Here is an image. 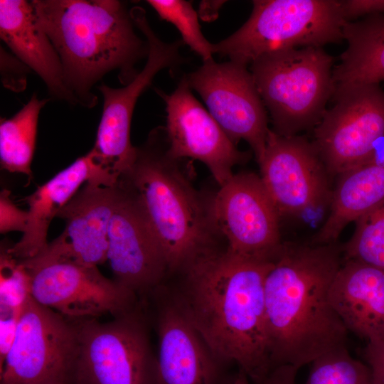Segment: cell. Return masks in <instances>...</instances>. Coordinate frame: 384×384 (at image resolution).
Here are the masks:
<instances>
[{
  "mask_svg": "<svg viewBox=\"0 0 384 384\" xmlns=\"http://www.w3.org/2000/svg\"><path fill=\"white\" fill-rule=\"evenodd\" d=\"M48 101L39 99L34 93L14 116L1 118L0 163L3 169L32 176L39 114Z\"/></svg>",
  "mask_w": 384,
  "mask_h": 384,
  "instance_id": "cb8c5ba5",
  "label": "cell"
},
{
  "mask_svg": "<svg viewBox=\"0 0 384 384\" xmlns=\"http://www.w3.org/2000/svg\"><path fill=\"white\" fill-rule=\"evenodd\" d=\"M117 183L87 182L56 217L65 228L33 258L20 260L31 270L55 262L97 267L107 261L108 230L118 198Z\"/></svg>",
  "mask_w": 384,
  "mask_h": 384,
  "instance_id": "e0dca14e",
  "label": "cell"
},
{
  "mask_svg": "<svg viewBox=\"0 0 384 384\" xmlns=\"http://www.w3.org/2000/svg\"><path fill=\"white\" fill-rule=\"evenodd\" d=\"M225 1L203 0L199 4L198 16L204 21H215L218 16L219 11Z\"/></svg>",
  "mask_w": 384,
  "mask_h": 384,
  "instance_id": "e575fe53",
  "label": "cell"
},
{
  "mask_svg": "<svg viewBox=\"0 0 384 384\" xmlns=\"http://www.w3.org/2000/svg\"><path fill=\"white\" fill-rule=\"evenodd\" d=\"M208 208L228 250L260 258L275 255L282 243L279 215L260 176L247 171L233 174L220 186Z\"/></svg>",
  "mask_w": 384,
  "mask_h": 384,
  "instance_id": "7c38bea8",
  "label": "cell"
},
{
  "mask_svg": "<svg viewBox=\"0 0 384 384\" xmlns=\"http://www.w3.org/2000/svg\"><path fill=\"white\" fill-rule=\"evenodd\" d=\"M166 104L168 153L174 159L203 163L220 186L233 176V168L250 156L239 150L208 110L194 97L185 78L174 92L156 89Z\"/></svg>",
  "mask_w": 384,
  "mask_h": 384,
  "instance_id": "2e32d148",
  "label": "cell"
},
{
  "mask_svg": "<svg viewBox=\"0 0 384 384\" xmlns=\"http://www.w3.org/2000/svg\"><path fill=\"white\" fill-rule=\"evenodd\" d=\"M341 5L347 21L362 16L384 14V0H345Z\"/></svg>",
  "mask_w": 384,
  "mask_h": 384,
  "instance_id": "1f68e13d",
  "label": "cell"
},
{
  "mask_svg": "<svg viewBox=\"0 0 384 384\" xmlns=\"http://www.w3.org/2000/svg\"><path fill=\"white\" fill-rule=\"evenodd\" d=\"M140 304L107 322L73 319L77 348L70 384H154L156 356Z\"/></svg>",
  "mask_w": 384,
  "mask_h": 384,
  "instance_id": "52a82bcc",
  "label": "cell"
},
{
  "mask_svg": "<svg viewBox=\"0 0 384 384\" xmlns=\"http://www.w3.org/2000/svg\"><path fill=\"white\" fill-rule=\"evenodd\" d=\"M1 79L3 85L16 92L23 91L26 87L27 75L31 69L12 53L1 47Z\"/></svg>",
  "mask_w": 384,
  "mask_h": 384,
  "instance_id": "f1b7e54d",
  "label": "cell"
},
{
  "mask_svg": "<svg viewBox=\"0 0 384 384\" xmlns=\"http://www.w3.org/2000/svg\"><path fill=\"white\" fill-rule=\"evenodd\" d=\"M146 2L159 17L173 24L181 41L198 55L203 62L213 60V43L203 34L198 12L190 1L184 0H148Z\"/></svg>",
  "mask_w": 384,
  "mask_h": 384,
  "instance_id": "484cf974",
  "label": "cell"
},
{
  "mask_svg": "<svg viewBox=\"0 0 384 384\" xmlns=\"http://www.w3.org/2000/svg\"><path fill=\"white\" fill-rule=\"evenodd\" d=\"M336 243H282L265 281V324L272 369H298L347 347L348 330L329 292L343 263Z\"/></svg>",
  "mask_w": 384,
  "mask_h": 384,
  "instance_id": "7a4b0ae2",
  "label": "cell"
},
{
  "mask_svg": "<svg viewBox=\"0 0 384 384\" xmlns=\"http://www.w3.org/2000/svg\"><path fill=\"white\" fill-rule=\"evenodd\" d=\"M311 365L304 384H370L368 366L353 358L347 347L324 353Z\"/></svg>",
  "mask_w": 384,
  "mask_h": 384,
  "instance_id": "4316f807",
  "label": "cell"
},
{
  "mask_svg": "<svg viewBox=\"0 0 384 384\" xmlns=\"http://www.w3.org/2000/svg\"><path fill=\"white\" fill-rule=\"evenodd\" d=\"M11 191L3 189L0 193V233L26 231L28 223V211L18 208L10 198Z\"/></svg>",
  "mask_w": 384,
  "mask_h": 384,
  "instance_id": "f546056e",
  "label": "cell"
},
{
  "mask_svg": "<svg viewBox=\"0 0 384 384\" xmlns=\"http://www.w3.org/2000/svg\"><path fill=\"white\" fill-rule=\"evenodd\" d=\"M369 160L338 176L329 216L312 242H336L351 222L384 200V137Z\"/></svg>",
  "mask_w": 384,
  "mask_h": 384,
  "instance_id": "7402d4cb",
  "label": "cell"
},
{
  "mask_svg": "<svg viewBox=\"0 0 384 384\" xmlns=\"http://www.w3.org/2000/svg\"><path fill=\"white\" fill-rule=\"evenodd\" d=\"M230 384H250L246 373L239 369L237 374L231 379Z\"/></svg>",
  "mask_w": 384,
  "mask_h": 384,
  "instance_id": "d590c367",
  "label": "cell"
},
{
  "mask_svg": "<svg viewBox=\"0 0 384 384\" xmlns=\"http://www.w3.org/2000/svg\"><path fill=\"white\" fill-rule=\"evenodd\" d=\"M334 58L323 47H300L257 58L250 72L273 131L285 137L314 128L333 95Z\"/></svg>",
  "mask_w": 384,
  "mask_h": 384,
  "instance_id": "5b68a950",
  "label": "cell"
},
{
  "mask_svg": "<svg viewBox=\"0 0 384 384\" xmlns=\"http://www.w3.org/2000/svg\"><path fill=\"white\" fill-rule=\"evenodd\" d=\"M341 1L255 0L247 21L213 53L247 65L265 54L343 40Z\"/></svg>",
  "mask_w": 384,
  "mask_h": 384,
  "instance_id": "8992f818",
  "label": "cell"
},
{
  "mask_svg": "<svg viewBox=\"0 0 384 384\" xmlns=\"http://www.w3.org/2000/svg\"><path fill=\"white\" fill-rule=\"evenodd\" d=\"M162 284L156 301L159 348L154 384H224L225 366L188 320L171 292Z\"/></svg>",
  "mask_w": 384,
  "mask_h": 384,
  "instance_id": "ac0fdd59",
  "label": "cell"
},
{
  "mask_svg": "<svg viewBox=\"0 0 384 384\" xmlns=\"http://www.w3.org/2000/svg\"><path fill=\"white\" fill-rule=\"evenodd\" d=\"M21 314H0V368L14 343Z\"/></svg>",
  "mask_w": 384,
  "mask_h": 384,
  "instance_id": "d6a6232c",
  "label": "cell"
},
{
  "mask_svg": "<svg viewBox=\"0 0 384 384\" xmlns=\"http://www.w3.org/2000/svg\"><path fill=\"white\" fill-rule=\"evenodd\" d=\"M118 198L108 230L107 260L120 284L146 295L162 284L166 258L142 204L132 188L117 181Z\"/></svg>",
  "mask_w": 384,
  "mask_h": 384,
  "instance_id": "9a60e30c",
  "label": "cell"
},
{
  "mask_svg": "<svg viewBox=\"0 0 384 384\" xmlns=\"http://www.w3.org/2000/svg\"><path fill=\"white\" fill-rule=\"evenodd\" d=\"M343 33L347 48L333 70V94L353 85L384 80V14L346 21Z\"/></svg>",
  "mask_w": 384,
  "mask_h": 384,
  "instance_id": "603a6c76",
  "label": "cell"
},
{
  "mask_svg": "<svg viewBox=\"0 0 384 384\" xmlns=\"http://www.w3.org/2000/svg\"><path fill=\"white\" fill-rule=\"evenodd\" d=\"M130 14L135 27L149 45L146 64L130 82L122 87L103 83L97 86L103 97V107L92 149L105 169L117 179L130 169L135 159L136 146L130 141V127L138 98L159 72L184 62L180 53L184 45L182 41L166 43L159 38L151 28L143 8L134 6Z\"/></svg>",
  "mask_w": 384,
  "mask_h": 384,
  "instance_id": "ba28073f",
  "label": "cell"
},
{
  "mask_svg": "<svg viewBox=\"0 0 384 384\" xmlns=\"http://www.w3.org/2000/svg\"><path fill=\"white\" fill-rule=\"evenodd\" d=\"M185 78L232 142H247L258 162L270 129L266 107L247 65L210 60Z\"/></svg>",
  "mask_w": 384,
  "mask_h": 384,
  "instance_id": "8fae6325",
  "label": "cell"
},
{
  "mask_svg": "<svg viewBox=\"0 0 384 384\" xmlns=\"http://www.w3.org/2000/svg\"><path fill=\"white\" fill-rule=\"evenodd\" d=\"M165 127L136 146L130 169L119 178L134 192L164 254L168 273H181L216 249V230L197 192L168 153Z\"/></svg>",
  "mask_w": 384,
  "mask_h": 384,
  "instance_id": "277c9868",
  "label": "cell"
},
{
  "mask_svg": "<svg viewBox=\"0 0 384 384\" xmlns=\"http://www.w3.org/2000/svg\"><path fill=\"white\" fill-rule=\"evenodd\" d=\"M331 99L312 142L329 174L340 176L369 160L384 137V90L379 84L356 85Z\"/></svg>",
  "mask_w": 384,
  "mask_h": 384,
  "instance_id": "30bf717a",
  "label": "cell"
},
{
  "mask_svg": "<svg viewBox=\"0 0 384 384\" xmlns=\"http://www.w3.org/2000/svg\"><path fill=\"white\" fill-rule=\"evenodd\" d=\"M0 36L11 53L41 78L53 98L77 104L66 87L60 57L37 23L31 1H0Z\"/></svg>",
  "mask_w": 384,
  "mask_h": 384,
  "instance_id": "ffe728a7",
  "label": "cell"
},
{
  "mask_svg": "<svg viewBox=\"0 0 384 384\" xmlns=\"http://www.w3.org/2000/svg\"><path fill=\"white\" fill-rule=\"evenodd\" d=\"M117 181L92 149L25 198L28 206V226L18 242L7 245L8 252L19 260L33 258L48 245L47 234L53 218L80 186L94 182L112 186Z\"/></svg>",
  "mask_w": 384,
  "mask_h": 384,
  "instance_id": "d6986e66",
  "label": "cell"
},
{
  "mask_svg": "<svg viewBox=\"0 0 384 384\" xmlns=\"http://www.w3.org/2000/svg\"><path fill=\"white\" fill-rule=\"evenodd\" d=\"M76 348L73 320L31 297L0 368L1 384H70Z\"/></svg>",
  "mask_w": 384,
  "mask_h": 384,
  "instance_id": "9c48e42d",
  "label": "cell"
},
{
  "mask_svg": "<svg viewBox=\"0 0 384 384\" xmlns=\"http://www.w3.org/2000/svg\"><path fill=\"white\" fill-rule=\"evenodd\" d=\"M260 178L280 215L298 216L331 202L329 172L312 142L270 129L258 161Z\"/></svg>",
  "mask_w": 384,
  "mask_h": 384,
  "instance_id": "4fadbf2b",
  "label": "cell"
},
{
  "mask_svg": "<svg viewBox=\"0 0 384 384\" xmlns=\"http://www.w3.org/2000/svg\"><path fill=\"white\" fill-rule=\"evenodd\" d=\"M273 257L213 250L183 270L180 286L171 292L216 357L237 364L255 384L272 370L265 281Z\"/></svg>",
  "mask_w": 384,
  "mask_h": 384,
  "instance_id": "6da1fadb",
  "label": "cell"
},
{
  "mask_svg": "<svg viewBox=\"0 0 384 384\" xmlns=\"http://www.w3.org/2000/svg\"><path fill=\"white\" fill-rule=\"evenodd\" d=\"M28 271L32 298L70 319L117 317L140 304L135 292L105 277L97 267L55 262Z\"/></svg>",
  "mask_w": 384,
  "mask_h": 384,
  "instance_id": "5bb4252c",
  "label": "cell"
},
{
  "mask_svg": "<svg viewBox=\"0 0 384 384\" xmlns=\"http://www.w3.org/2000/svg\"><path fill=\"white\" fill-rule=\"evenodd\" d=\"M36 21L56 50L66 87L76 103L92 108L94 85L112 71L123 85L139 73L149 45L134 31L126 4L118 0H32Z\"/></svg>",
  "mask_w": 384,
  "mask_h": 384,
  "instance_id": "3957f363",
  "label": "cell"
},
{
  "mask_svg": "<svg viewBox=\"0 0 384 384\" xmlns=\"http://www.w3.org/2000/svg\"><path fill=\"white\" fill-rule=\"evenodd\" d=\"M370 373V384H384V341H369L363 350Z\"/></svg>",
  "mask_w": 384,
  "mask_h": 384,
  "instance_id": "4dcf8cb0",
  "label": "cell"
},
{
  "mask_svg": "<svg viewBox=\"0 0 384 384\" xmlns=\"http://www.w3.org/2000/svg\"><path fill=\"white\" fill-rule=\"evenodd\" d=\"M329 297L348 331L368 341H384V270L343 260Z\"/></svg>",
  "mask_w": 384,
  "mask_h": 384,
  "instance_id": "44dd1931",
  "label": "cell"
},
{
  "mask_svg": "<svg viewBox=\"0 0 384 384\" xmlns=\"http://www.w3.org/2000/svg\"><path fill=\"white\" fill-rule=\"evenodd\" d=\"M298 368L291 365H282L271 370L260 384H297Z\"/></svg>",
  "mask_w": 384,
  "mask_h": 384,
  "instance_id": "836d02e7",
  "label": "cell"
},
{
  "mask_svg": "<svg viewBox=\"0 0 384 384\" xmlns=\"http://www.w3.org/2000/svg\"><path fill=\"white\" fill-rule=\"evenodd\" d=\"M355 223L353 235L342 247L343 260L384 270V200Z\"/></svg>",
  "mask_w": 384,
  "mask_h": 384,
  "instance_id": "d4e9b609",
  "label": "cell"
},
{
  "mask_svg": "<svg viewBox=\"0 0 384 384\" xmlns=\"http://www.w3.org/2000/svg\"><path fill=\"white\" fill-rule=\"evenodd\" d=\"M31 297V276L24 265L1 245L0 313L21 314Z\"/></svg>",
  "mask_w": 384,
  "mask_h": 384,
  "instance_id": "83f0119b",
  "label": "cell"
}]
</instances>
